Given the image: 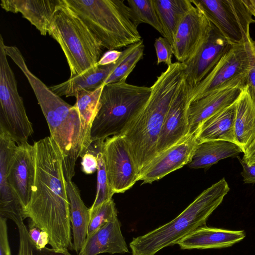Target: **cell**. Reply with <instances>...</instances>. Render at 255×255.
I'll return each mask as SVG.
<instances>
[{
    "label": "cell",
    "instance_id": "obj_1",
    "mask_svg": "<svg viewBox=\"0 0 255 255\" xmlns=\"http://www.w3.org/2000/svg\"><path fill=\"white\" fill-rule=\"evenodd\" d=\"M35 171L30 201L23 220L46 231L52 248L72 250L70 203L63 169V157L50 136L34 142Z\"/></svg>",
    "mask_w": 255,
    "mask_h": 255
},
{
    "label": "cell",
    "instance_id": "obj_2",
    "mask_svg": "<svg viewBox=\"0 0 255 255\" xmlns=\"http://www.w3.org/2000/svg\"><path fill=\"white\" fill-rule=\"evenodd\" d=\"M184 68L183 63H172L157 77L151 86L147 102L120 134L128 145L139 176L141 170L157 155L161 129L184 80Z\"/></svg>",
    "mask_w": 255,
    "mask_h": 255
},
{
    "label": "cell",
    "instance_id": "obj_3",
    "mask_svg": "<svg viewBox=\"0 0 255 255\" xmlns=\"http://www.w3.org/2000/svg\"><path fill=\"white\" fill-rule=\"evenodd\" d=\"M12 60L27 79L47 121L50 136L59 147L63 157V169L66 182L72 181L78 157L83 153L82 125L76 107L54 93L31 72L20 53Z\"/></svg>",
    "mask_w": 255,
    "mask_h": 255
},
{
    "label": "cell",
    "instance_id": "obj_4",
    "mask_svg": "<svg viewBox=\"0 0 255 255\" xmlns=\"http://www.w3.org/2000/svg\"><path fill=\"white\" fill-rule=\"evenodd\" d=\"M230 190L224 178L204 190L179 215L171 221L129 243L132 255H155L169 246L177 244L184 237L206 222L221 204Z\"/></svg>",
    "mask_w": 255,
    "mask_h": 255
},
{
    "label": "cell",
    "instance_id": "obj_5",
    "mask_svg": "<svg viewBox=\"0 0 255 255\" xmlns=\"http://www.w3.org/2000/svg\"><path fill=\"white\" fill-rule=\"evenodd\" d=\"M103 48L116 50L141 39L124 0H64Z\"/></svg>",
    "mask_w": 255,
    "mask_h": 255
},
{
    "label": "cell",
    "instance_id": "obj_6",
    "mask_svg": "<svg viewBox=\"0 0 255 255\" xmlns=\"http://www.w3.org/2000/svg\"><path fill=\"white\" fill-rule=\"evenodd\" d=\"M151 87L120 82L104 85L90 131L91 143L120 134L148 99Z\"/></svg>",
    "mask_w": 255,
    "mask_h": 255
},
{
    "label": "cell",
    "instance_id": "obj_7",
    "mask_svg": "<svg viewBox=\"0 0 255 255\" xmlns=\"http://www.w3.org/2000/svg\"><path fill=\"white\" fill-rule=\"evenodd\" d=\"M48 33L65 54L70 71L69 78L97 65L102 46L65 2L56 11Z\"/></svg>",
    "mask_w": 255,
    "mask_h": 255
},
{
    "label": "cell",
    "instance_id": "obj_8",
    "mask_svg": "<svg viewBox=\"0 0 255 255\" xmlns=\"http://www.w3.org/2000/svg\"><path fill=\"white\" fill-rule=\"evenodd\" d=\"M0 35V129L17 143L27 142L34 131L27 116L16 80L8 63Z\"/></svg>",
    "mask_w": 255,
    "mask_h": 255
},
{
    "label": "cell",
    "instance_id": "obj_9",
    "mask_svg": "<svg viewBox=\"0 0 255 255\" xmlns=\"http://www.w3.org/2000/svg\"><path fill=\"white\" fill-rule=\"evenodd\" d=\"M102 150L111 191L114 194L129 189L138 181L139 174L123 137L118 134L108 137Z\"/></svg>",
    "mask_w": 255,
    "mask_h": 255
},
{
    "label": "cell",
    "instance_id": "obj_10",
    "mask_svg": "<svg viewBox=\"0 0 255 255\" xmlns=\"http://www.w3.org/2000/svg\"><path fill=\"white\" fill-rule=\"evenodd\" d=\"M181 20L172 45L173 55L181 63L190 59L209 37L213 24L195 0Z\"/></svg>",
    "mask_w": 255,
    "mask_h": 255
},
{
    "label": "cell",
    "instance_id": "obj_11",
    "mask_svg": "<svg viewBox=\"0 0 255 255\" xmlns=\"http://www.w3.org/2000/svg\"><path fill=\"white\" fill-rule=\"evenodd\" d=\"M247 83V72L240 74L189 105V133H194L214 115L233 103Z\"/></svg>",
    "mask_w": 255,
    "mask_h": 255
},
{
    "label": "cell",
    "instance_id": "obj_12",
    "mask_svg": "<svg viewBox=\"0 0 255 255\" xmlns=\"http://www.w3.org/2000/svg\"><path fill=\"white\" fill-rule=\"evenodd\" d=\"M248 63L244 41L233 42L228 50L208 74L196 87L191 89L189 95L190 104L237 75L247 72Z\"/></svg>",
    "mask_w": 255,
    "mask_h": 255
},
{
    "label": "cell",
    "instance_id": "obj_13",
    "mask_svg": "<svg viewBox=\"0 0 255 255\" xmlns=\"http://www.w3.org/2000/svg\"><path fill=\"white\" fill-rule=\"evenodd\" d=\"M232 42L213 24L211 33L204 44L194 56L183 63L185 79L192 89L208 74L228 50Z\"/></svg>",
    "mask_w": 255,
    "mask_h": 255
},
{
    "label": "cell",
    "instance_id": "obj_14",
    "mask_svg": "<svg viewBox=\"0 0 255 255\" xmlns=\"http://www.w3.org/2000/svg\"><path fill=\"white\" fill-rule=\"evenodd\" d=\"M198 143L195 133L167 148L157 156L140 172L138 180L151 183L182 168L191 161Z\"/></svg>",
    "mask_w": 255,
    "mask_h": 255
},
{
    "label": "cell",
    "instance_id": "obj_15",
    "mask_svg": "<svg viewBox=\"0 0 255 255\" xmlns=\"http://www.w3.org/2000/svg\"><path fill=\"white\" fill-rule=\"evenodd\" d=\"M35 171V153L33 145H17L9 160L7 179L23 209L31 196Z\"/></svg>",
    "mask_w": 255,
    "mask_h": 255
},
{
    "label": "cell",
    "instance_id": "obj_16",
    "mask_svg": "<svg viewBox=\"0 0 255 255\" xmlns=\"http://www.w3.org/2000/svg\"><path fill=\"white\" fill-rule=\"evenodd\" d=\"M191 89L184 77L167 113L158 140L157 155L190 134L188 110Z\"/></svg>",
    "mask_w": 255,
    "mask_h": 255
},
{
    "label": "cell",
    "instance_id": "obj_17",
    "mask_svg": "<svg viewBox=\"0 0 255 255\" xmlns=\"http://www.w3.org/2000/svg\"><path fill=\"white\" fill-rule=\"evenodd\" d=\"M4 131L0 129V217L15 224L23 221V209L7 179L9 160L17 145Z\"/></svg>",
    "mask_w": 255,
    "mask_h": 255
},
{
    "label": "cell",
    "instance_id": "obj_18",
    "mask_svg": "<svg viewBox=\"0 0 255 255\" xmlns=\"http://www.w3.org/2000/svg\"><path fill=\"white\" fill-rule=\"evenodd\" d=\"M64 3V0H1L0 6L6 11L20 13L46 36L56 11Z\"/></svg>",
    "mask_w": 255,
    "mask_h": 255
},
{
    "label": "cell",
    "instance_id": "obj_19",
    "mask_svg": "<svg viewBox=\"0 0 255 255\" xmlns=\"http://www.w3.org/2000/svg\"><path fill=\"white\" fill-rule=\"evenodd\" d=\"M128 253V246L122 232L121 224L117 216L87 237L78 255Z\"/></svg>",
    "mask_w": 255,
    "mask_h": 255
},
{
    "label": "cell",
    "instance_id": "obj_20",
    "mask_svg": "<svg viewBox=\"0 0 255 255\" xmlns=\"http://www.w3.org/2000/svg\"><path fill=\"white\" fill-rule=\"evenodd\" d=\"M245 237L243 230H229L204 225L184 237L177 245L182 250L221 249L231 247Z\"/></svg>",
    "mask_w": 255,
    "mask_h": 255
},
{
    "label": "cell",
    "instance_id": "obj_21",
    "mask_svg": "<svg viewBox=\"0 0 255 255\" xmlns=\"http://www.w3.org/2000/svg\"><path fill=\"white\" fill-rule=\"evenodd\" d=\"M236 143L243 153L255 138V92L247 83L235 101Z\"/></svg>",
    "mask_w": 255,
    "mask_h": 255
},
{
    "label": "cell",
    "instance_id": "obj_22",
    "mask_svg": "<svg viewBox=\"0 0 255 255\" xmlns=\"http://www.w3.org/2000/svg\"><path fill=\"white\" fill-rule=\"evenodd\" d=\"M235 101L214 115L201 126L195 132L198 143L210 140H224L236 143Z\"/></svg>",
    "mask_w": 255,
    "mask_h": 255
},
{
    "label": "cell",
    "instance_id": "obj_23",
    "mask_svg": "<svg viewBox=\"0 0 255 255\" xmlns=\"http://www.w3.org/2000/svg\"><path fill=\"white\" fill-rule=\"evenodd\" d=\"M121 56L115 63L105 66L97 65L84 73L69 78L65 82L49 87L56 95L61 97H75L80 89L93 90L104 85L108 76L119 65Z\"/></svg>",
    "mask_w": 255,
    "mask_h": 255
},
{
    "label": "cell",
    "instance_id": "obj_24",
    "mask_svg": "<svg viewBox=\"0 0 255 255\" xmlns=\"http://www.w3.org/2000/svg\"><path fill=\"white\" fill-rule=\"evenodd\" d=\"M70 203V214L73 235V250L77 254L82 248L87 235L90 220V208L83 201L80 190L72 181L66 182Z\"/></svg>",
    "mask_w": 255,
    "mask_h": 255
},
{
    "label": "cell",
    "instance_id": "obj_25",
    "mask_svg": "<svg viewBox=\"0 0 255 255\" xmlns=\"http://www.w3.org/2000/svg\"><path fill=\"white\" fill-rule=\"evenodd\" d=\"M243 152L237 144L224 140H210L198 143L191 161L190 168H208L220 160L238 157Z\"/></svg>",
    "mask_w": 255,
    "mask_h": 255
},
{
    "label": "cell",
    "instance_id": "obj_26",
    "mask_svg": "<svg viewBox=\"0 0 255 255\" xmlns=\"http://www.w3.org/2000/svg\"><path fill=\"white\" fill-rule=\"evenodd\" d=\"M162 36L172 46L179 25L194 4L191 0H153Z\"/></svg>",
    "mask_w": 255,
    "mask_h": 255
},
{
    "label": "cell",
    "instance_id": "obj_27",
    "mask_svg": "<svg viewBox=\"0 0 255 255\" xmlns=\"http://www.w3.org/2000/svg\"><path fill=\"white\" fill-rule=\"evenodd\" d=\"M206 13L210 21L230 40H243L240 30L226 0H195Z\"/></svg>",
    "mask_w": 255,
    "mask_h": 255
},
{
    "label": "cell",
    "instance_id": "obj_28",
    "mask_svg": "<svg viewBox=\"0 0 255 255\" xmlns=\"http://www.w3.org/2000/svg\"><path fill=\"white\" fill-rule=\"evenodd\" d=\"M104 86V85L93 90L80 89L75 96L76 102L74 106L79 112L82 125V154L91 144V128L99 109Z\"/></svg>",
    "mask_w": 255,
    "mask_h": 255
},
{
    "label": "cell",
    "instance_id": "obj_29",
    "mask_svg": "<svg viewBox=\"0 0 255 255\" xmlns=\"http://www.w3.org/2000/svg\"><path fill=\"white\" fill-rule=\"evenodd\" d=\"M144 49V45L141 40L123 50L120 63L108 76L104 85L126 82L137 63L142 58Z\"/></svg>",
    "mask_w": 255,
    "mask_h": 255
},
{
    "label": "cell",
    "instance_id": "obj_30",
    "mask_svg": "<svg viewBox=\"0 0 255 255\" xmlns=\"http://www.w3.org/2000/svg\"><path fill=\"white\" fill-rule=\"evenodd\" d=\"M105 140H97L91 143L88 148L91 150L98 159L97 187L95 199L90 208V211L103 203L112 199L114 195L109 186L102 147Z\"/></svg>",
    "mask_w": 255,
    "mask_h": 255
},
{
    "label": "cell",
    "instance_id": "obj_31",
    "mask_svg": "<svg viewBox=\"0 0 255 255\" xmlns=\"http://www.w3.org/2000/svg\"><path fill=\"white\" fill-rule=\"evenodd\" d=\"M128 5L135 23H147L162 35V27L153 0H128Z\"/></svg>",
    "mask_w": 255,
    "mask_h": 255
},
{
    "label": "cell",
    "instance_id": "obj_32",
    "mask_svg": "<svg viewBox=\"0 0 255 255\" xmlns=\"http://www.w3.org/2000/svg\"><path fill=\"white\" fill-rule=\"evenodd\" d=\"M16 225L17 226L19 239L17 255H72L68 250H59L47 247L38 249L31 240L28 230L23 221Z\"/></svg>",
    "mask_w": 255,
    "mask_h": 255
},
{
    "label": "cell",
    "instance_id": "obj_33",
    "mask_svg": "<svg viewBox=\"0 0 255 255\" xmlns=\"http://www.w3.org/2000/svg\"><path fill=\"white\" fill-rule=\"evenodd\" d=\"M118 216L116 204L111 199L90 211V220L87 237L91 236L106 223Z\"/></svg>",
    "mask_w": 255,
    "mask_h": 255
},
{
    "label": "cell",
    "instance_id": "obj_34",
    "mask_svg": "<svg viewBox=\"0 0 255 255\" xmlns=\"http://www.w3.org/2000/svg\"><path fill=\"white\" fill-rule=\"evenodd\" d=\"M248 56L247 83L255 92V42L249 32L243 38Z\"/></svg>",
    "mask_w": 255,
    "mask_h": 255
},
{
    "label": "cell",
    "instance_id": "obj_35",
    "mask_svg": "<svg viewBox=\"0 0 255 255\" xmlns=\"http://www.w3.org/2000/svg\"><path fill=\"white\" fill-rule=\"evenodd\" d=\"M154 46L157 56V64L164 63L168 66L172 63L173 48L169 42L163 37L156 38Z\"/></svg>",
    "mask_w": 255,
    "mask_h": 255
},
{
    "label": "cell",
    "instance_id": "obj_36",
    "mask_svg": "<svg viewBox=\"0 0 255 255\" xmlns=\"http://www.w3.org/2000/svg\"><path fill=\"white\" fill-rule=\"evenodd\" d=\"M28 233L31 240L38 249L44 248L46 247V245L49 244L48 233L29 223L28 224Z\"/></svg>",
    "mask_w": 255,
    "mask_h": 255
},
{
    "label": "cell",
    "instance_id": "obj_37",
    "mask_svg": "<svg viewBox=\"0 0 255 255\" xmlns=\"http://www.w3.org/2000/svg\"><path fill=\"white\" fill-rule=\"evenodd\" d=\"M82 170L86 174L94 173L98 168V159L95 153L89 148L81 155Z\"/></svg>",
    "mask_w": 255,
    "mask_h": 255
},
{
    "label": "cell",
    "instance_id": "obj_38",
    "mask_svg": "<svg viewBox=\"0 0 255 255\" xmlns=\"http://www.w3.org/2000/svg\"><path fill=\"white\" fill-rule=\"evenodd\" d=\"M0 255H11L9 247L7 219L0 217Z\"/></svg>",
    "mask_w": 255,
    "mask_h": 255
},
{
    "label": "cell",
    "instance_id": "obj_39",
    "mask_svg": "<svg viewBox=\"0 0 255 255\" xmlns=\"http://www.w3.org/2000/svg\"><path fill=\"white\" fill-rule=\"evenodd\" d=\"M242 167L243 171L241 175L243 177L245 183H255V163L251 165H247L242 158L238 157Z\"/></svg>",
    "mask_w": 255,
    "mask_h": 255
},
{
    "label": "cell",
    "instance_id": "obj_40",
    "mask_svg": "<svg viewBox=\"0 0 255 255\" xmlns=\"http://www.w3.org/2000/svg\"><path fill=\"white\" fill-rule=\"evenodd\" d=\"M122 54V51L117 50H109L106 52L101 57L97 65L105 66L116 62Z\"/></svg>",
    "mask_w": 255,
    "mask_h": 255
},
{
    "label": "cell",
    "instance_id": "obj_41",
    "mask_svg": "<svg viewBox=\"0 0 255 255\" xmlns=\"http://www.w3.org/2000/svg\"><path fill=\"white\" fill-rule=\"evenodd\" d=\"M242 160L248 165L255 163V138L248 146Z\"/></svg>",
    "mask_w": 255,
    "mask_h": 255
},
{
    "label": "cell",
    "instance_id": "obj_42",
    "mask_svg": "<svg viewBox=\"0 0 255 255\" xmlns=\"http://www.w3.org/2000/svg\"><path fill=\"white\" fill-rule=\"evenodd\" d=\"M241 2L250 15L254 17L253 21L255 22V0H242Z\"/></svg>",
    "mask_w": 255,
    "mask_h": 255
}]
</instances>
